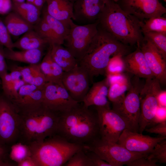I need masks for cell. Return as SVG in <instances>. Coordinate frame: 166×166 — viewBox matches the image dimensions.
<instances>
[{"mask_svg":"<svg viewBox=\"0 0 166 166\" xmlns=\"http://www.w3.org/2000/svg\"><path fill=\"white\" fill-rule=\"evenodd\" d=\"M58 116L56 134L68 141L84 146L100 138L96 110L79 104Z\"/></svg>","mask_w":166,"mask_h":166,"instance_id":"1","label":"cell"},{"mask_svg":"<svg viewBox=\"0 0 166 166\" xmlns=\"http://www.w3.org/2000/svg\"><path fill=\"white\" fill-rule=\"evenodd\" d=\"M130 46L116 39L98 25L97 31L89 47L79 62V65L88 72L90 81L99 75L105 74L111 57H123L130 53Z\"/></svg>","mask_w":166,"mask_h":166,"instance_id":"2","label":"cell"},{"mask_svg":"<svg viewBox=\"0 0 166 166\" xmlns=\"http://www.w3.org/2000/svg\"><path fill=\"white\" fill-rule=\"evenodd\" d=\"M98 21L101 28L125 45L139 46L144 41L142 21L123 10L113 0L105 3Z\"/></svg>","mask_w":166,"mask_h":166,"instance_id":"3","label":"cell"},{"mask_svg":"<svg viewBox=\"0 0 166 166\" xmlns=\"http://www.w3.org/2000/svg\"><path fill=\"white\" fill-rule=\"evenodd\" d=\"M19 114L21 121L20 137L26 144L43 141L56 134L58 115L43 105Z\"/></svg>","mask_w":166,"mask_h":166,"instance_id":"4","label":"cell"},{"mask_svg":"<svg viewBox=\"0 0 166 166\" xmlns=\"http://www.w3.org/2000/svg\"><path fill=\"white\" fill-rule=\"evenodd\" d=\"M37 166H61L83 146L69 142L57 134L43 141L27 144Z\"/></svg>","mask_w":166,"mask_h":166,"instance_id":"5","label":"cell"},{"mask_svg":"<svg viewBox=\"0 0 166 166\" xmlns=\"http://www.w3.org/2000/svg\"><path fill=\"white\" fill-rule=\"evenodd\" d=\"M21 118L10 101L0 94V146L8 147L20 138Z\"/></svg>","mask_w":166,"mask_h":166,"instance_id":"6","label":"cell"},{"mask_svg":"<svg viewBox=\"0 0 166 166\" xmlns=\"http://www.w3.org/2000/svg\"><path fill=\"white\" fill-rule=\"evenodd\" d=\"M144 84L140 78L134 76L131 80L130 87L121 104L113 110L124 120L127 129L135 132H139L140 111V94Z\"/></svg>","mask_w":166,"mask_h":166,"instance_id":"7","label":"cell"},{"mask_svg":"<svg viewBox=\"0 0 166 166\" xmlns=\"http://www.w3.org/2000/svg\"><path fill=\"white\" fill-rule=\"evenodd\" d=\"M83 147L96 153L111 166H122L137 158L148 156L130 151L117 143L100 138Z\"/></svg>","mask_w":166,"mask_h":166,"instance_id":"8","label":"cell"},{"mask_svg":"<svg viewBox=\"0 0 166 166\" xmlns=\"http://www.w3.org/2000/svg\"><path fill=\"white\" fill-rule=\"evenodd\" d=\"M98 21L79 25L73 20L70 24L69 33L64 41L66 48L79 61L88 49L98 30Z\"/></svg>","mask_w":166,"mask_h":166,"instance_id":"9","label":"cell"},{"mask_svg":"<svg viewBox=\"0 0 166 166\" xmlns=\"http://www.w3.org/2000/svg\"><path fill=\"white\" fill-rule=\"evenodd\" d=\"M159 80L154 77L146 79L140 94V111L139 132L142 133L150 125L158 106L157 97L162 90Z\"/></svg>","mask_w":166,"mask_h":166,"instance_id":"10","label":"cell"},{"mask_svg":"<svg viewBox=\"0 0 166 166\" xmlns=\"http://www.w3.org/2000/svg\"><path fill=\"white\" fill-rule=\"evenodd\" d=\"M43 91V105L58 115L79 105L70 96L61 82H46Z\"/></svg>","mask_w":166,"mask_h":166,"instance_id":"11","label":"cell"},{"mask_svg":"<svg viewBox=\"0 0 166 166\" xmlns=\"http://www.w3.org/2000/svg\"><path fill=\"white\" fill-rule=\"evenodd\" d=\"M95 110L98 117L100 138L117 143L123 131L127 129L124 120L110 108L95 106Z\"/></svg>","mask_w":166,"mask_h":166,"instance_id":"12","label":"cell"},{"mask_svg":"<svg viewBox=\"0 0 166 166\" xmlns=\"http://www.w3.org/2000/svg\"><path fill=\"white\" fill-rule=\"evenodd\" d=\"M61 81L73 99L82 102L89 89V75L84 68L77 64L72 69L64 71Z\"/></svg>","mask_w":166,"mask_h":166,"instance_id":"13","label":"cell"},{"mask_svg":"<svg viewBox=\"0 0 166 166\" xmlns=\"http://www.w3.org/2000/svg\"><path fill=\"white\" fill-rule=\"evenodd\" d=\"M116 3L123 10L142 21L166 13V8L159 0H119Z\"/></svg>","mask_w":166,"mask_h":166,"instance_id":"14","label":"cell"},{"mask_svg":"<svg viewBox=\"0 0 166 166\" xmlns=\"http://www.w3.org/2000/svg\"><path fill=\"white\" fill-rule=\"evenodd\" d=\"M125 129L117 143L130 151L147 155L158 143L166 139V136L152 137Z\"/></svg>","mask_w":166,"mask_h":166,"instance_id":"15","label":"cell"},{"mask_svg":"<svg viewBox=\"0 0 166 166\" xmlns=\"http://www.w3.org/2000/svg\"><path fill=\"white\" fill-rule=\"evenodd\" d=\"M43 88L26 83L21 87L16 97L10 101L19 114L33 109L42 105Z\"/></svg>","mask_w":166,"mask_h":166,"instance_id":"16","label":"cell"},{"mask_svg":"<svg viewBox=\"0 0 166 166\" xmlns=\"http://www.w3.org/2000/svg\"><path fill=\"white\" fill-rule=\"evenodd\" d=\"M139 46L155 77L159 80L160 84L165 85L166 83V60L149 40L144 39Z\"/></svg>","mask_w":166,"mask_h":166,"instance_id":"17","label":"cell"},{"mask_svg":"<svg viewBox=\"0 0 166 166\" xmlns=\"http://www.w3.org/2000/svg\"><path fill=\"white\" fill-rule=\"evenodd\" d=\"M105 4L103 0H76L73 6L74 20L87 24L98 21Z\"/></svg>","mask_w":166,"mask_h":166,"instance_id":"18","label":"cell"},{"mask_svg":"<svg viewBox=\"0 0 166 166\" xmlns=\"http://www.w3.org/2000/svg\"><path fill=\"white\" fill-rule=\"evenodd\" d=\"M109 84L108 98L112 104V109L115 110L121 104L129 89L131 79L124 72L106 75Z\"/></svg>","mask_w":166,"mask_h":166,"instance_id":"19","label":"cell"},{"mask_svg":"<svg viewBox=\"0 0 166 166\" xmlns=\"http://www.w3.org/2000/svg\"><path fill=\"white\" fill-rule=\"evenodd\" d=\"M123 59L126 72L145 79L155 77L139 46L134 51L124 56Z\"/></svg>","mask_w":166,"mask_h":166,"instance_id":"20","label":"cell"},{"mask_svg":"<svg viewBox=\"0 0 166 166\" xmlns=\"http://www.w3.org/2000/svg\"><path fill=\"white\" fill-rule=\"evenodd\" d=\"M109 85L106 77L93 83L82 101L83 106L87 108L91 106L110 108L108 98Z\"/></svg>","mask_w":166,"mask_h":166,"instance_id":"21","label":"cell"},{"mask_svg":"<svg viewBox=\"0 0 166 166\" xmlns=\"http://www.w3.org/2000/svg\"><path fill=\"white\" fill-rule=\"evenodd\" d=\"M47 13L51 16L70 26L74 20L73 3L68 0H46Z\"/></svg>","mask_w":166,"mask_h":166,"instance_id":"22","label":"cell"},{"mask_svg":"<svg viewBox=\"0 0 166 166\" xmlns=\"http://www.w3.org/2000/svg\"><path fill=\"white\" fill-rule=\"evenodd\" d=\"M6 59L30 64H39L44 55L43 49L15 51L13 48L4 47Z\"/></svg>","mask_w":166,"mask_h":166,"instance_id":"23","label":"cell"},{"mask_svg":"<svg viewBox=\"0 0 166 166\" xmlns=\"http://www.w3.org/2000/svg\"><path fill=\"white\" fill-rule=\"evenodd\" d=\"M41 69L44 74L46 82H61L64 71L52 59L51 55V47L49 45L43 59L40 63Z\"/></svg>","mask_w":166,"mask_h":166,"instance_id":"24","label":"cell"},{"mask_svg":"<svg viewBox=\"0 0 166 166\" xmlns=\"http://www.w3.org/2000/svg\"><path fill=\"white\" fill-rule=\"evenodd\" d=\"M51 47V55L53 60L67 71L73 68L77 61L71 53L61 45L53 44Z\"/></svg>","mask_w":166,"mask_h":166,"instance_id":"25","label":"cell"},{"mask_svg":"<svg viewBox=\"0 0 166 166\" xmlns=\"http://www.w3.org/2000/svg\"><path fill=\"white\" fill-rule=\"evenodd\" d=\"M48 45H49L48 42L34 29L26 33L20 39L13 42V48L21 50L44 49Z\"/></svg>","mask_w":166,"mask_h":166,"instance_id":"26","label":"cell"},{"mask_svg":"<svg viewBox=\"0 0 166 166\" xmlns=\"http://www.w3.org/2000/svg\"><path fill=\"white\" fill-rule=\"evenodd\" d=\"M3 20L10 34L13 36H19L34 29V26L14 11L7 14Z\"/></svg>","mask_w":166,"mask_h":166,"instance_id":"27","label":"cell"},{"mask_svg":"<svg viewBox=\"0 0 166 166\" xmlns=\"http://www.w3.org/2000/svg\"><path fill=\"white\" fill-rule=\"evenodd\" d=\"M49 24L53 34L55 44L62 45L68 34L70 26L49 15L46 9L43 12L42 17Z\"/></svg>","mask_w":166,"mask_h":166,"instance_id":"28","label":"cell"},{"mask_svg":"<svg viewBox=\"0 0 166 166\" xmlns=\"http://www.w3.org/2000/svg\"><path fill=\"white\" fill-rule=\"evenodd\" d=\"M12 10L28 22L34 26L40 19V10L33 4L13 2Z\"/></svg>","mask_w":166,"mask_h":166,"instance_id":"29","label":"cell"},{"mask_svg":"<svg viewBox=\"0 0 166 166\" xmlns=\"http://www.w3.org/2000/svg\"><path fill=\"white\" fill-rule=\"evenodd\" d=\"M141 28L142 34L155 32L166 34V18L162 16L154 17L142 22Z\"/></svg>","mask_w":166,"mask_h":166,"instance_id":"30","label":"cell"},{"mask_svg":"<svg viewBox=\"0 0 166 166\" xmlns=\"http://www.w3.org/2000/svg\"><path fill=\"white\" fill-rule=\"evenodd\" d=\"M144 39L149 40L166 60V34L155 32L143 34Z\"/></svg>","mask_w":166,"mask_h":166,"instance_id":"31","label":"cell"},{"mask_svg":"<svg viewBox=\"0 0 166 166\" xmlns=\"http://www.w3.org/2000/svg\"><path fill=\"white\" fill-rule=\"evenodd\" d=\"M29 156L31 152L29 146L21 143L12 144L8 155L9 158L17 163Z\"/></svg>","mask_w":166,"mask_h":166,"instance_id":"32","label":"cell"},{"mask_svg":"<svg viewBox=\"0 0 166 166\" xmlns=\"http://www.w3.org/2000/svg\"><path fill=\"white\" fill-rule=\"evenodd\" d=\"M34 30L49 45L55 44L53 32L48 23L42 17L34 26Z\"/></svg>","mask_w":166,"mask_h":166,"instance_id":"33","label":"cell"},{"mask_svg":"<svg viewBox=\"0 0 166 166\" xmlns=\"http://www.w3.org/2000/svg\"><path fill=\"white\" fill-rule=\"evenodd\" d=\"M147 158L154 160L160 164L166 163V140H164L157 143L152 151L148 155Z\"/></svg>","mask_w":166,"mask_h":166,"instance_id":"34","label":"cell"},{"mask_svg":"<svg viewBox=\"0 0 166 166\" xmlns=\"http://www.w3.org/2000/svg\"><path fill=\"white\" fill-rule=\"evenodd\" d=\"M65 166H92L83 147L75 153L64 164Z\"/></svg>","mask_w":166,"mask_h":166,"instance_id":"35","label":"cell"},{"mask_svg":"<svg viewBox=\"0 0 166 166\" xmlns=\"http://www.w3.org/2000/svg\"><path fill=\"white\" fill-rule=\"evenodd\" d=\"M40 63L30 64L25 66L17 65L18 69L22 74V79L26 83L30 84L35 76L41 71Z\"/></svg>","mask_w":166,"mask_h":166,"instance_id":"36","label":"cell"},{"mask_svg":"<svg viewBox=\"0 0 166 166\" xmlns=\"http://www.w3.org/2000/svg\"><path fill=\"white\" fill-rule=\"evenodd\" d=\"M124 71L123 57L116 55L110 59L106 69L105 74L119 73Z\"/></svg>","mask_w":166,"mask_h":166,"instance_id":"37","label":"cell"},{"mask_svg":"<svg viewBox=\"0 0 166 166\" xmlns=\"http://www.w3.org/2000/svg\"><path fill=\"white\" fill-rule=\"evenodd\" d=\"M11 35L3 21L0 17V45L4 47L13 48Z\"/></svg>","mask_w":166,"mask_h":166,"instance_id":"38","label":"cell"},{"mask_svg":"<svg viewBox=\"0 0 166 166\" xmlns=\"http://www.w3.org/2000/svg\"><path fill=\"white\" fill-rule=\"evenodd\" d=\"M85 152L90 160L92 166H111L108 163L102 160L96 153L93 151L84 148Z\"/></svg>","mask_w":166,"mask_h":166,"instance_id":"39","label":"cell"},{"mask_svg":"<svg viewBox=\"0 0 166 166\" xmlns=\"http://www.w3.org/2000/svg\"><path fill=\"white\" fill-rule=\"evenodd\" d=\"M157 162L154 160H150L147 156L138 158L126 164L127 166H157Z\"/></svg>","mask_w":166,"mask_h":166,"instance_id":"40","label":"cell"},{"mask_svg":"<svg viewBox=\"0 0 166 166\" xmlns=\"http://www.w3.org/2000/svg\"><path fill=\"white\" fill-rule=\"evenodd\" d=\"M166 121V108L158 106L154 117L150 124L155 125L157 124Z\"/></svg>","mask_w":166,"mask_h":166,"instance_id":"41","label":"cell"},{"mask_svg":"<svg viewBox=\"0 0 166 166\" xmlns=\"http://www.w3.org/2000/svg\"><path fill=\"white\" fill-rule=\"evenodd\" d=\"M144 131L149 133L158 134L161 136H166V121L157 124L150 128H146Z\"/></svg>","mask_w":166,"mask_h":166,"instance_id":"42","label":"cell"},{"mask_svg":"<svg viewBox=\"0 0 166 166\" xmlns=\"http://www.w3.org/2000/svg\"><path fill=\"white\" fill-rule=\"evenodd\" d=\"M8 147L0 146V166L13 165L9 161Z\"/></svg>","mask_w":166,"mask_h":166,"instance_id":"43","label":"cell"},{"mask_svg":"<svg viewBox=\"0 0 166 166\" xmlns=\"http://www.w3.org/2000/svg\"><path fill=\"white\" fill-rule=\"evenodd\" d=\"M11 0H0V15H7L12 10Z\"/></svg>","mask_w":166,"mask_h":166,"instance_id":"44","label":"cell"},{"mask_svg":"<svg viewBox=\"0 0 166 166\" xmlns=\"http://www.w3.org/2000/svg\"><path fill=\"white\" fill-rule=\"evenodd\" d=\"M4 47L0 45V77L7 73L8 67L6 61Z\"/></svg>","mask_w":166,"mask_h":166,"instance_id":"45","label":"cell"},{"mask_svg":"<svg viewBox=\"0 0 166 166\" xmlns=\"http://www.w3.org/2000/svg\"><path fill=\"white\" fill-rule=\"evenodd\" d=\"M10 74L12 79L14 81H17L22 79V74L18 69L17 65H11L9 68Z\"/></svg>","mask_w":166,"mask_h":166,"instance_id":"46","label":"cell"},{"mask_svg":"<svg viewBox=\"0 0 166 166\" xmlns=\"http://www.w3.org/2000/svg\"><path fill=\"white\" fill-rule=\"evenodd\" d=\"M17 164L18 166H37L36 163L31 156L26 158Z\"/></svg>","mask_w":166,"mask_h":166,"instance_id":"47","label":"cell"},{"mask_svg":"<svg viewBox=\"0 0 166 166\" xmlns=\"http://www.w3.org/2000/svg\"><path fill=\"white\" fill-rule=\"evenodd\" d=\"M166 91L163 90L158 94L157 98L159 106L166 107Z\"/></svg>","mask_w":166,"mask_h":166,"instance_id":"48","label":"cell"},{"mask_svg":"<svg viewBox=\"0 0 166 166\" xmlns=\"http://www.w3.org/2000/svg\"><path fill=\"white\" fill-rule=\"evenodd\" d=\"M46 0H34L33 4L41 10Z\"/></svg>","mask_w":166,"mask_h":166,"instance_id":"49","label":"cell"},{"mask_svg":"<svg viewBox=\"0 0 166 166\" xmlns=\"http://www.w3.org/2000/svg\"><path fill=\"white\" fill-rule=\"evenodd\" d=\"M12 2L16 3H22L25 2V0H12Z\"/></svg>","mask_w":166,"mask_h":166,"instance_id":"50","label":"cell"},{"mask_svg":"<svg viewBox=\"0 0 166 166\" xmlns=\"http://www.w3.org/2000/svg\"><path fill=\"white\" fill-rule=\"evenodd\" d=\"M25 0L26 1V2L33 4L34 0Z\"/></svg>","mask_w":166,"mask_h":166,"instance_id":"51","label":"cell"},{"mask_svg":"<svg viewBox=\"0 0 166 166\" xmlns=\"http://www.w3.org/2000/svg\"><path fill=\"white\" fill-rule=\"evenodd\" d=\"M69 1H70V2H72V3H73V2L76 0H68Z\"/></svg>","mask_w":166,"mask_h":166,"instance_id":"52","label":"cell"},{"mask_svg":"<svg viewBox=\"0 0 166 166\" xmlns=\"http://www.w3.org/2000/svg\"><path fill=\"white\" fill-rule=\"evenodd\" d=\"M119 0H113V1L116 2H117Z\"/></svg>","mask_w":166,"mask_h":166,"instance_id":"53","label":"cell"},{"mask_svg":"<svg viewBox=\"0 0 166 166\" xmlns=\"http://www.w3.org/2000/svg\"><path fill=\"white\" fill-rule=\"evenodd\" d=\"M105 3L106 2H107L109 0H103Z\"/></svg>","mask_w":166,"mask_h":166,"instance_id":"54","label":"cell"},{"mask_svg":"<svg viewBox=\"0 0 166 166\" xmlns=\"http://www.w3.org/2000/svg\"><path fill=\"white\" fill-rule=\"evenodd\" d=\"M1 84H2V81H1V79L0 78V85H1Z\"/></svg>","mask_w":166,"mask_h":166,"instance_id":"55","label":"cell"},{"mask_svg":"<svg viewBox=\"0 0 166 166\" xmlns=\"http://www.w3.org/2000/svg\"><path fill=\"white\" fill-rule=\"evenodd\" d=\"M164 2H166V0H163Z\"/></svg>","mask_w":166,"mask_h":166,"instance_id":"56","label":"cell"}]
</instances>
